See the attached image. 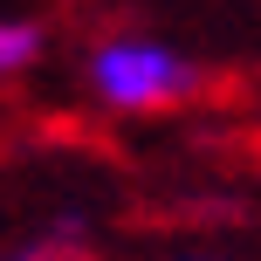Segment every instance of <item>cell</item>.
Listing matches in <instances>:
<instances>
[{
    "label": "cell",
    "mask_w": 261,
    "mask_h": 261,
    "mask_svg": "<svg viewBox=\"0 0 261 261\" xmlns=\"http://www.w3.org/2000/svg\"><path fill=\"white\" fill-rule=\"evenodd\" d=\"M193 62L165 41H144V35H110L96 41L90 55V90L103 96L110 110H165L179 96H193Z\"/></svg>",
    "instance_id": "1"
},
{
    "label": "cell",
    "mask_w": 261,
    "mask_h": 261,
    "mask_svg": "<svg viewBox=\"0 0 261 261\" xmlns=\"http://www.w3.org/2000/svg\"><path fill=\"white\" fill-rule=\"evenodd\" d=\"M7 261H48V254H7Z\"/></svg>",
    "instance_id": "3"
},
{
    "label": "cell",
    "mask_w": 261,
    "mask_h": 261,
    "mask_svg": "<svg viewBox=\"0 0 261 261\" xmlns=\"http://www.w3.org/2000/svg\"><path fill=\"white\" fill-rule=\"evenodd\" d=\"M35 62H41V28L21 21V14H0V83L28 76Z\"/></svg>",
    "instance_id": "2"
}]
</instances>
